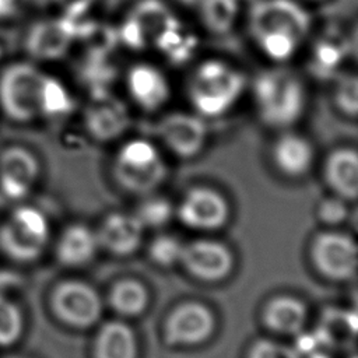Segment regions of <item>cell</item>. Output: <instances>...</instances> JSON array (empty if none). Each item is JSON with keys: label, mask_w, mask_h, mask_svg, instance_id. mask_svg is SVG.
Masks as SVG:
<instances>
[{"label": "cell", "mask_w": 358, "mask_h": 358, "mask_svg": "<svg viewBox=\"0 0 358 358\" xmlns=\"http://www.w3.org/2000/svg\"><path fill=\"white\" fill-rule=\"evenodd\" d=\"M260 119L271 127H288L302 115L305 91L299 77L284 67L262 71L253 83Z\"/></svg>", "instance_id": "1"}, {"label": "cell", "mask_w": 358, "mask_h": 358, "mask_svg": "<svg viewBox=\"0 0 358 358\" xmlns=\"http://www.w3.org/2000/svg\"><path fill=\"white\" fill-rule=\"evenodd\" d=\"M245 76L231 66L207 60L201 63L189 84V98L196 110L204 117L225 113L242 95Z\"/></svg>", "instance_id": "2"}, {"label": "cell", "mask_w": 358, "mask_h": 358, "mask_svg": "<svg viewBox=\"0 0 358 358\" xmlns=\"http://www.w3.org/2000/svg\"><path fill=\"white\" fill-rule=\"evenodd\" d=\"M49 222L35 207L21 206L0 224V252L13 262L36 260L49 242Z\"/></svg>", "instance_id": "3"}, {"label": "cell", "mask_w": 358, "mask_h": 358, "mask_svg": "<svg viewBox=\"0 0 358 358\" xmlns=\"http://www.w3.org/2000/svg\"><path fill=\"white\" fill-rule=\"evenodd\" d=\"M46 76L28 63L7 67L0 77V105L14 120H31L41 113Z\"/></svg>", "instance_id": "4"}, {"label": "cell", "mask_w": 358, "mask_h": 358, "mask_svg": "<svg viewBox=\"0 0 358 358\" xmlns=\"http://www.w3.org/2000/svg\"><path fill=\"white\" fill-rule=\"evenodd\" d=\"M310 29V17L294 0H257L249 11V31L253 38L282 32L299 42Z\"/></svg>", "instance_id": "5"}, {"label": "cell", "mask_w": 358, "mask_h": 358, "mask_svg": "<svg viewBox=\"0 0 358 358\" xmlns=\"http://www.w3.org/2000/svg\"><path fill=\"white\" fill-rule=\"evenodd\" d=\"M50 308L64 324L87 329L95 324L102 312V302L94 287L83 281L69 280L55 287Z\"/></svg>", "instance_id": "6"}, {"label": "cell", "mask_w": 358, "mask_h": 358, "mask_svg": "<svg viewBox=\"0 0 358 358\" xmlns=\"http://www.w3.org/2000/svg\"><path fill=\"white\" fill-rule=\"evenodd\" d=\"M315 267L327 278L345 281L355 275L358 252L355 241L343 232H323L312 242Z\"/></svg>", "instance_id": "7"}, {"label": "cell", "mask_w": 358, "mask_h": 358, "mask_svg": "<svg viewBox=\"0 0 358 358\" xmlns=\"http://www.w3.org/2000/svg\"><path fill=\"white\" fill-rule=\"evenodd\" d=\"M215 320L211 310L199 302H183L166 317L164 338L169 347L197 345L214 331Z\"/></svg>", "instance_id": "8"}, {"label": "cell", "mask_w": 358, "mask_h": 358, "mask_svg": "<svg viewBox=\"0 0 358 358\" xmlns=\"http://www.w3.org/2000/svg\"><path fill=\"white\" fill-rule=\"evenodd\" d=\"M157 134L173 155L189 159L203 150L207 140V126L199 116L172 112L159 120Z\"/></svg>", "instance_id": "9"}, {"label": "cell", "mask_w": 358, "mask_h": 358, "mask_svg": "<svg viewBox=\"0 0 358 358\" xmlns=\"http://www.w3.org/2000/svg\"><path fill=\"white\" fill-rule=\"evenodd\" d=\"M229 215V207L222 194L206 186L190 189L178 207L180 221L193 229L213 231L221 228Z\"/></svg>", "instance_id": "10"}, {"label": "cell", "mask_w": 358, "mask_h": 358, "mask_svg": "<svg viewBox=\"0 0 358 358\" xmlns=\"http://www.w3.org/2000/svg\"><path fill=\"white\" fill-rule=\"evenodd\" d=\"M76 38H78V20L67 17L46 20L31 27L25 48L28 55L38 60H55L67 53Z\"/></svg>", "instance_id": "11"}, {"label": "cell", "mask_w": 358, "mask_h": 358, "mask_svg": "<svg viewBox=\"0 0 358 358\" xmlns=\"http://www.w3.org/2000/svg\"><path fill=\"white\" fill-rule=\"evenodd\" d=\"M84 124L94 140L105 143L117 138L127 130L130 115L120 99L101 91L85 108Z\"/></svg>", "instance_id": "12"}, {"label": "cell", "mask_w": 358, "mask_h": 358, "mask_svg": "<svg viewBox=\"0 0 358 358\" xmlns=\"http://www.w3.org/2000/svg\"><path fill=\"white\" fill-rule=\"evenodd\" d=\"M180 263L199 280L220 281L231 273L234 257L224 243L211 239H197L185 245Z\"/></svg>", "instance_id": "13"}, {"label": "cell", "mask_w": 358, "mask_h": 358, "mask_svg": "<svg viewBox=\"0 0 358 358\" xmlns=\"http://www.w3.org/2000/svg\"><path fill=\"white\" fill-rule=\"evenodd\" d=\"M39 173L36 158L27 150L11 147L0 155V192L8 200H21L32 189Z\"/></svg>", "instance_id": "14"}, {"label": "cell", "mask_w": 358, "mask_h": 358, "mask_svg": "<svg viewBox=\"0 0 358 358\" xmlns=\"http://www.w3.org/2000/svg\"><path fill=\"white\" fill-rule=\"evenodd\" d=\"M126 83L130 96L145 112L158 110L169 99L171 90L166 77L151 64L140 63L130 67Z\"/></svg>", "instance_id": "15"}, {"label": "cell", "mask_w": 358, "mask_h": 358, "mask_svg": "<svg viewBox=\"0 0 358 358\" xmlns=\"http://www.w3.org/2000/svg\"><path fill=\"white\" fill-rule=\"evenodd\" d=\"M144 227L133 214L113 213L108 215L95 232L99 246L117 256H127L138 249Z\"/></svg>", "instance_id": "16"}, {"label": "cell", "mask_w": 358, "mask_h": 358, "mask_svg": "<svg viewBox=\"0 0 358 358\" xmlns=\"http://www.w3.org/2000/svg\"><path fill=\"white\" fill-rule=\"evenodd\" d=\"M327 186L343 200H354L358 194V155L354 148L331 151L323 169Z\"/></svg>", "instance_id": "17"}, {"label": "cell", "mask_w": 358, "mask_h": 358, "mask_svg": "<svg viewBox=\"0 0 358 358\" xmlns=\"http://www.w3.org/2000/svg\"><path fill=\"white\" fill-rule=\"evenodd\" d=\"M99 248L96 234L81 224L66 228L56 243V257L66 267H81L91 262Z\"/></svg>", "instance_id": "18"}, {"label": "cell", "mask_w": 358, "mask_h": 358, "mask_svg": "<svg viewBox=\"0 0 358 358\" xmlns=\"http://www.w3.org/2000/svg\"><path fill=\"white\" fill-rule=\"evenodd\" d=\"M168 176V168L162 158L150 164H113L115 180L134 194H150L158 189Z\"/></svg>", "instance_id": "19"}, {"label": "cell", "mask_w": 358, "mask_h": 358, "mask_svg": "<svg viewBox=\"0 0 358 358\" xmlns=\"http://www.w3.org/2000/svg\"><path fill=\"white\" fill-rule=\"evenodd\" d=\"M273 159L275 166L287 176H303L312 165L313 148L302 136L282 134L273 147Z\"/></svg>", "instance_id": "20"}, {"label": "cell", "mask_w": 358, "mask_h": 358, "mask_svg": "<svg viewBox=\"0 0 358 358\" xmlns=\"http://www.w3.org/2000/svg\"><path fill=\"white\" fill-rule=\"evenodd\" d=\"M308 316L306 306L294 296L273 298L264 308V324L280 334H299Z\"/></svg>", "instance_id": "21"}, {"label": "cell", "mask_w": 358, "mask_h": 358, "mask_svg": "<svg viewBox=\"0 0 358 358\" xmlns=\"http://www.w3.org/2000/svg\"><path fill=\"white\" fill-rule=\"evenodd\" d=\"M94 358H137V343L131 327L119 320L102 324L94 341Z\"/></svg>", "instance_id": "22"}, {"label": "cell", "mask_w": 358, "mask_h": 358, "mask_svg": "<svg viewBox=\"0 0 358 358\" xmlns=\"http://www.w3.org/2000/svg\"><path fill=\"white\" fill-rule=\"evenodd\" d=\"M316 334L327 347H352L357 337V316L343 309H327L322 315Z\"/></svg>", "instance_id": "23"}, {"label": "cell", "mask_w": 358, "mask_h": 358, "mask_svg": "<svg viewBox=\"0 0 358 358\" xmlns=\"http://www.w3.org/2000/svg\"><path fill=\"white\" fill-rule=\"evenodd\" d=\"M140 28L147 43L176 21L169 8L161 0H140L129 15Z\"/></svg>", "instance_id": "24"}, {"label": "cell", "mask_w": 358, "mask_h": 358, "mask_svg": "<svg viewBox=\"0 0 358 358\" xmlns=\"http://www.w3.org/2000/svg\"><path fill=\"white\" fill-rule=\"evenodd\" d=\"M109 302L119 315L133 317L141 315L147 308L148 294L141 282L126 278L113 285Z\"/></svg>", "instance_id": "25"}, {"label": "cell", "mask_w": 358, "mask_h": 358, "mask_svg": "<svg viewBox=\"0 0 358 358\" xmlns=\"http://www.w3.org/2000/svg\"><path fill=\"white\" fill-rule=\"evenodd\" d=\"M201 21L210 32H228L238 15V0H201Z\"/></svg>", "instance_id": "26"}, {"label": "cell", "mask_w": 358, "mask_h": 358, "mask_svg": "<svg viewBox=\"0 0 358 358\" xmlns=\"http://www.w3.org/2000/svg\"><path fill=\"white\" fill-rule=\"evenodd\" d=\"M154 45L171 60L183 62L193 52L196 39L190 34H186L180 22L176 20L157 36Z\"/></svg>", "instance_id": "27"}, {"label": "cell", "mask_w": 358, "mask_h": 358, "mask_svg": "<svg viewBox=\"0 0 358 358\" xmlns=\"http://www.w3.org/2000/svg\"><path fill=\"white\" fill-rule=\"evenodd\" d=\"M24 331V315L18 303L0 291V347L15 344Z\"/></svg>", "instance_id": "28"}, {"label": "cell", "mask_w": 358, "mask_h": 358, "mask_svg": "<svg viewBox=\"0 0 358 358\" xmlns=\"http://www.w3.org/2000/svg\"><path fill=\"white\" fill-rule=\"evenodd\" d=\"M71 108L73 102L66 88L57 80L46 76L42 90L41 113L49 116H59L70 112Z\"/></svg>", "instance_id": "29"}, {"label": "cell", "mask_w": 358, "mask_h": 358, "mask_svg": "<svg viewBox=\"0 0 358 358\" xmlns=\"http://www.w3.org/2000/svg\"><path fill=\"white\" fill-rule=\"evenodd\" d=\"M259 48L275 62H285L288 60L299 46V41L288 34L282 32H270L263 34L255 38Z\"/></svg>", "instance_id": "30"}, {"label": "cell", "mask_w": 358, "mask_h": 358, "mask_svg": "<svg viewBox=\"0 0 358 358\" xmlns=\"http://www.w3.org/2000/svg\"><path fill=\"white\" fill-rule=\"evenodd\" d=\"M78 36L87 42L90 52L98 56H103L106 52L112 50L119 41L117 31L99 24L78 22Z\"/></svg>", "instance_id": "31"}, {"label": "cell", "mask_w": 358, "mask_h": 358, "mask_svg": "<svg viewBox=\"0 0 358 358\" xmlns=\"http://www.w3.org/2000/svg\"><path fill=\"white\" fill-rule=\"evenodd\" d=\"M173 214L172 204L162 197L144 200L134 214L144 228H161L169 222Z\"/></svg>", "instance_id": "32"}, {"label": "cell", "mask_w": 358, "mask_h": 358, "mask_svg": "<svg viewBox=\"0 0 358 358\" xmlns=\"http://www.w3.org/2000/svg\"><path fill=\"white\" fill-rule=\"evenodd\" d=\"M185 245L171 235L157 236L148 249L150 259L161 267H172L180 263Z\"/></svg>", "instance_id": "33"}, {"label": "cell", "mask_w": 358, "mask_h": 358, "mask_svg": "<svg viewBox=\"0 0 358 358\" xmlns=\"http://www.w3.org/2000/svg\"><path fill=\"white\" fill-rule=\"evenodd\" d=\"M336 108L347 117H355L358 112V80L355 74L343 76L334 88Z\"/></svg>", "instance_id": "34"}, {"label": "cell", "mask_w": 358, "mask_h": 358, "mask_svg": "<svg viewBox=\"0 0 358 358\" xmlns=\"http://www.w3.org/2000/svg\"><path fill=\"white\" fill-rule=\"evenodd\" d=\"M248 358H301V355L295 348L263 338L249 348Z\"/></svg>", "instance_id": "35"}, {"label": "cell", "mask_w": 358, "mask_h": 358, "mask_svg": "<svg viewBox=\"0 0 358 358\" xmlns=\"http://www.w3.org/2000/svg\"><path fill=\"white\" fill-rule=\"evenodd\" d=\"M343 59V49L333 41H320L315 48V64L322 71L334 70Z\"/></svg>", "instance_id": "36"}, {"label": "cell", "mask_w": 358, "mask_h": 358, "mask_svg": "<svg viewBox=\"0 0 358 358\" xmlns=\"http://www.w3.org/2000/svg\"><path fill=\"white\" fill-rule=\"evenodd\" d=\"M317 214L322 222L329 225H337L343 222L347 217V207L344 204V200L340 197L326 199L320 203Z\"/></svg>", "instance_id": "37"}, {"label": "cell", "mask_w": 358, "mask_h": 358, "mask_svg": "<svg viewBox=\"0 0 358 358\" xmlns=\"http://www.w3.org/2000/svg\"><path fill=\"white\" fill-rule=\"evenodd\" d=\"M64 13V17L80 20L92 6L94 0H53Z\"/></svg>", "instance_id": "38"}, {"label": "cell", "mask_w": 358, "mask_h": 358, "mask_svg": "<svg viewBox=\"0 0 358 358\" xmlns=\"http://www.w3.org/2000/svg\"><path fill=\"white\" fill-rule=\"evenodd\" d=\"M20 0H0V18L11 17L17 13Z\"/></svg>", "instance_id": "39"}, {"label": "cell", "mask_w": 358, "mask_h": 358, "mask_svg": "<svg viewBox=\"0 0 358 358\" xmlns=\"http://www.w3.org/2000/svg\"><path fill=\"white\" fill-rule=\"evenodd\" d=\"M8 358H25V357H18V355H13V357H8Z\"/></svg>", "instance_id": "40"}]
</instances>
